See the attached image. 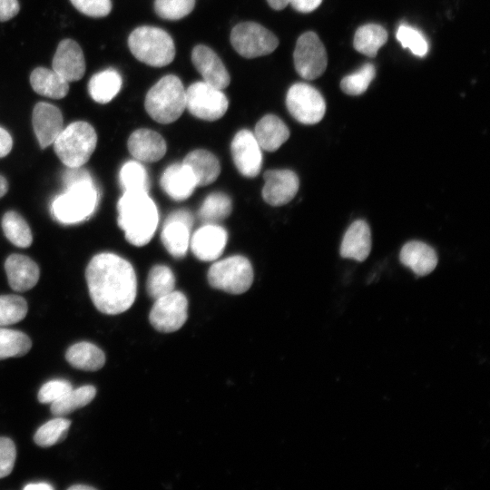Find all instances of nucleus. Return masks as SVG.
<instances>
[{
    "mask_svg": "<svg viewBox=\"0 0 490 490\" xmlns=\"http://www.w3.org/2000/svg\"><path fill=\"white\" fill-rule=\"evenodd\" d=\"M85 279L92 301L102 313L117 315L132 306L136 275L123 258L110 252L95 255L86 267Z\"/></svg>",
    "mask_w": 490,
    "mask_h": 490,
    "instance_id": "obj_1",
    "label": "nucleus"
},
{
    "mask_svg": "<svg viewBox=\"0 0 490 490\" xmlns=\"http://www.w3.org/2000/svg\"><path fill=\"white\" fill-rule=\"evenodd\" d=\"M118 225L126 240L134 246H143L156 230L157 207L146 191H124L117 204Z\"/></svg>",
    "mask_w": 490,
    "mask_h": 490,
    "instance_id": "obj_2",
    "label": "nucleus"
},
{
    "mask_svg": "<svg viewBox=\"0 0 490 490\" xmlns=\"http://www.w3.org/2000/svg\"><path fill=\"white\" fill-rule=\"evenodd\" d=\"M148 114L157 122L168 124L178 120L186 108V93L180 78L173 74L162 77L145 96Z\"/></svg>",
    "mask_w": 490,
    "mask_h": 490,
    "instance_id": "obj_3",
    "label": "nucleus"
},
{
    "mask_svg": "<svg viewBox=\"0 0 490 490\" xmlns=\"http://www.w3.org/2000/svg\"><path fill=\"white\" fill-rule=\"evenodd\" d=\"M128 46L140 62L153 67L171 64L175 57V45L171 35L162 28L140 26L128 37Z\"/></svg>",
    "mask_w": 490,
    "mask_h": 490,
    "instance_id": "obj_4",
    "label": "nucleus"
},
{
    "mask_svg": "<svg viewBox=\"0 0 490 490\" xmlns=\"http://www.w3.org/2000/svg\"><path fill=\"white\" fill-rule=\"evenodd\" d=\"M53 143L56 155L64 165L79 167L91 158L96 147L97 135L90 123L77 121L63 128Z\"/></svg>",
    "mask_w": 490,
    "mask_h": 490,
    "instance_id": "obj_5",
    "label": "nucleus"
},
{
    "mask_svg": "<svg viewBox=\"0 0 490 490\" xmlns=\"http://www.w3.org/2000/svg\"><path fill=\"white\" fill-rule=\"evenodd\" d=\"M98 202V191L93 181H85L66 187L52 203L54 217L64 224L84 220L94 211Z\"/></svg>",
    "mask_w": 490,
    "mask_h": 490,
    "instance_id": "obj_6",
    "label": "nucleus"
},
{
    "mask_svg": "<svg viewBox=\"0 0 490 490\" xmlns=\"http://www.w3.org/2000/svg\"><path fill=\"white\" fill-rule=\"evenodd\" d=\"M253 269L249 260L235 255L211 266L208 271L209 284L230 294L246 292L253 282Z\"/></svg>",
    "mask_w": 490,
    "mask_h": 490,
    "instance_id": "obj_7",
    "label": "nucleus"
},
{
    "mask_svg": "<svg viewBox=\"0 0 490 490\" xmlns=\"http://www.w3.org/2000/svg\"><path fill=\"white\" fill-rule=\"evenodd\" d=\"M230 44L245 58H256L271 54L279 45L277 36L255 22H242L230 32Z\"/></svg>",
    "mask_w": 490,
    "mask_h": 490,
    "instance_id": "obj_8",
    "label": "nucleus"
},
{
    "mask_svg": "<svg viewBox=\"0 0 490 490\" xmlns=\"http://www.w3.org/2000/svg\"><path fill=\"white\" fill-rule=\"evenodd\" d=\"M186 93V108L195 117L216 121L227 112L229 101L222 90L204 82L191 83Z\"/></svg>",
    "mask_w": 490,
    "mask_h": 490,
    "instance_id": "obj_9",
    "label": "nucleus"
},
{
    "mask_svg": "<svg viewBox=\"0 0 490 490\" xmlns=\"http://www.w3.org/2000/svg\"><path fill=\"white\" fill-rule=\"evenodd\" d=\"M286 105L292 117L303 124L318 123L326 112V103L321 93L305 83H297L289 87Z\"/></svg>",
    "mask_w": 490,
    "mask_h": 490,
    "instance_id": "obj_10",
    "label": "nucleus"
},
{
    "mask_svg": "<svg viewBox=\"0 0 490 490\" xmlns=\"http://www.w3.org/2000/svg\"><path fill=\"white\" fill-rule=\"evenodd\" d=\"M293 59L297 73L306 80L319 77L328 64L324 44L314 32H306L298 38Z\"/></svg>",
    "mask_w": 490,
    "mask_h": 490,
    "instance_id": "obj_11",
    "label": "nucleus"
},
{
    "mask_svg": "<svg viewBox=\"0 0 490 490\" xmlns=\"http://www.w3.org/2000/svg\"><path fill=\"white\" fill-rule=\"evenodd\" d=\"M149 314L152 326L162 333L179 330L188 318V299L178 290L154 299Z\"/></svg>",
    "mask_w": 490,
    "mask_h": 490,
    "instance_id": "obj_12",
    "label": "nucleus"
},
{
    "mask_svg": "<svg viewBox=\"0 0 490 490\" xmlns=\"http://www.w3.org/2000/svg\"><path fill=\"white\" fill-rule=\"evenodd\" d=\"M260 147L249 130L239 131L230 144L232 159L238 171L245 177H256L261 169L262 155Z\"/></svg>",
    "mask_w": 490,
    "mask_h": 490,
    "instance_id": "obj_13",
    "label": "nucleus"
},
{
    "mask_svg": "<svg viewBox=\"0 0 490 490\" xmlns=\"http://www.w3.org/2000/svg\"><path fill=\"white\" fill-rule=\"evenodd\" d=\"M263 177L265 184L262 188V197L270 205L287 204L299 191V177L291 170H269Z\"/></svg>",
    "mask_w": 490,
    "mask_h": 490,
    "instance_id": "obj_14",
    "label": "nucleus"
},
{
    "mask_svg": "<svg viewBox=\"0 0 490 490\" xmlns=\"http://www.w3.org/2000/svg\"><path fill=\"white\" fill-rule=\"evenodd\" d=\"M191 61L204 82L220 90L229 86L230 74L212 49L203 44L196 45L191 52Z\"/></svg>",
    "mask_w": 490,
    "mask_h": 490,
    "instance_id": "obj_15",
    "label": "nucleus"
},
{
    "mask_svg": "<svg viewBox=\"0 0 490 490\" xmlns=\"http://www.w3.org/2000/svg\"><path fill=\"white\" fill-rule=\"evenodd\" d=\"M32 123L42 149L52 144L63 130V114L58 107L37 103L33 110Z\"/></svg>",
    "mask_w": 490,
    "mask_h": 490,
    "instance_id": "obj_16",
    "label": "nucleus"
},
{
    "mask_svg": "<svg viewBox=\"0 0 490 490\" xmlns=\"http://www.w3.org/2000/svg\"><path fill=\"white\" fill-rule=\"evenodd\" d=\"M228 239L227 231L214 223H208L197 230L191 239L192 253L201 260L211 261L223 252Z\"/></svg>",
    "mask_w": 490,
    "mask_h": 490,
    "instance_id": "obj_17",
    "label": "nucleus"
},
{
    "mask_svg": "<svg viewBox=\"0 0 490 490\" xmlns=\"http://www.w3.org/2000/svg\"><path fill=\"white\" fill-rule=\"evenodd\" d=\"M53 69L67 82L80 80L85 73L82 48L73 39L62 40L53 58Z\"/></svg>",
    "mask_w": 490,
    "mask_h": 490,
    "instance_id": "obj_18",
    "label": "nucleus"
},
{
    "mask_svg": "<svg viewBox=\"0 0 490 490\" xmlns=\"http://www.w3.org/2000/svg\"><path fill=\"white\" fill-rule=\"evenodd\" d=\"M9 286L23 292L34 288L40 277V270L34 260L25 255L12 254L5 262Z\"/></svg>",
    "mask_w": 490,
    "mask_h": 490,
    "instance_id": "obj_19",
    "label": "nucleus"
},
{
    "mask_svg": "<svg viewBox=\"0 0 490 490\" xmlns=\"http://www.w3.org/2000/svg\"><path fill=\"white\" fill-rule=\"evenodd\" d=\"M127 145L130 153L142 162H157L166 152V142L162 135L145 128L134 131L130 135Z\"/></svg>",
    "mask_w": 490,
    "mask_h": 490,
    "instance_id": "obj_20",
    "label": "nucleus"
},
{
    "mask_svg": "<svg viewBox=\"0 0 490 490\" xmlns=\"http://www.w3.org/2000/svg\"><path fill=\"white\" fill-rule=\"evenodd\" d=\"M160 183L162 190L175 201L188 199L197 187L192 172L183 162L167 167L161 177Z\"/></svg>",
    "mask_w": 490,
    "mask_h": 490,
    "instance_id": "obj_21",
    "label": "nucleus"
},
{
    "mask_svg": "<svg viewBox=\"0 0 490 490\" xmlns=\"http://www.w3.org/2000/svg\"><path fill=\"white\" fill-rule=\"evenodd\" d=\"M371 250V232L363 220L353 221L346 230L339 252L341 257L364 261Z\"/></svg>",
    "mask_w": 490,
    "mask_h": 490,
    "instance_id": "obj_22",
    "label": "nucleus"
},
{
    "mask_svg": "<svg viewBox=\"0 0 490 490\" xmlns=\"http://www.w3.org/2000/svg\"><path fill=\"white\" fill-rule=\"evenodd\" d=\"M399 260L404 266L420 277L431 273L438 261L435 250L419 240L407 242L400 250Z\"/></svg>",
    "mask_w": 490,
    "mask_h": 490,
    "instance_id": "obj_23",
    "label": "nucleus"
},
{
    "mask_svg": "<svg viewBox=\"0 0 490 490\" xmlns=\"http://www.w3.org/2000/svg\"><path fill=\"white\" fill-rule=\"evenodd\" d=\"M253 134L261 149L275 152L287 142L289 130L278 116L266 114L256 123Z\"/></svg>",
    "mask_w": 490,
    "mask_h": 490,
    "instance_id": "obj_24",
    "label": "nucleus"
},
{
    "mask_svg": "<svg viewBox=\"0 0 490 490\" xmlns=\"http://www.w3.org/2000/svg\"><path fill=\"white\" fill-rule=\"evenodd\" d=\"M192 172L197 186L212 183L220 175V165L218 159L205 150H194L189 152L183 162Z\"/></svg>",
    "mask_w": 490,
    "mask_h": 490,
    "instance_id": "obj_25",
    "label": "nucleus"
},
{
    "mask_svg": "<svg viewBox=\"0 0 490 490\" xmlns=\"http://www.w3.org/2000/svg\"><path fill=\"white\" fill-rule=\"evenodd\" d=\"M30 83L36 93L52 99L64 98L69 91V82L54 69L45 67L33 70Z\"/></svg>",
    "mask_w": 490,
    "mask_h": 490,
    "instance_id": "obj_26",
    "label": "nucleus"
},
{
    "mask_svg": "<svg viewBox=\"0 0 490 490\" xmlns=\"http://www.w3.org/2000/svg\"><path fill=\"white\" fill-rule=\"evenodd\" d=\"M67 362L74 368L84 371H96L105 363L103 351L93 343L82 341L71 346L66 353Z\"/></svg>",
    "mask_w": 490,
    "mask_h": 490,
    "instance_id": "obj_27",
    "label": "nucleus"
},
{
    "mask_svg": "<svg viewBox=\"0 0 490 490\" xmlns=\"http://www.w3.org/2000/svg\"><path fill=\"white\" fill-rule=\"evenodd\" d=\"M122 76L113 68L93 74L88 83L89 94L96 103L104 104L111 102L122 88Z\"/></svg>",
    "mask_w": 490,
    "mask_h": 490,
    "instance_id": "obj_28",
    "label": "nucleus"
},
{
    "mask_svg": "<svg viewBox=\"0 0 490 490\" xmlns=\"http://www.w3.org/2000/svg\"><path fill=\"white\" fill-rule=\"evenodd\" d=\"M187 223L167 218L162 231V241L168 252L175 258L183 257L190 245V230Z\"/></svg>",
    "mask_w": 490,
    "mask_h": 490,
    "instance_id": "obj_29",
    "label": "nucleus"
},
{
    "mask_svg": "<svg viewBox=\"0 0 490 490\" xmlns=\"http://www.w3.org/2000/svg\"><path fill=\"white\" fill-rule=\"evenodd\" d=\"M387 41V30L377 24H367L360 26L354 35L355 49L369 57H375L380 47Z\"/></svg>",
    "mask_w": 490,
    "mask_h": 490,
    "instance_id": "obj_30",
    "label": "nucleus"
},
{
    "mask_svg": "<svg viewBox=\"0 0 490 490\" xmlns=\"http://www.w3.org/2000/svg\"><path fill=\"white\" fill-rule=\"evenodd\" d=\"M95 395L96 388L92 385L72 388L61 399L51 404V412L55 416L68 415L88 405L94 398Z\"/></svg>",
    "mask_w": 490,
    "mask_h": 490,
    "instance_id": "obj_31",
    "label": "nucleus"
},
{
    "mask_svg": "<svg viewBox=\"0 0 490 490\" xmlns=\"http://www.w3.org/2000/svg\"><path fill=\"white\" fill-rule=\"evenodd\" d=\"M2 229L14 245L20 248H27L32 244L33 235L25 220L16 211L5 212L2 219Z\"/></svg>",
    "mask_w": 490,
    "mask_h": 490,
    "instance_id": "obj_32",
    "label": "nucleus"
},
{
    "mask_svg": "<svg viewBox=\"0 0 490 490\" xmlns=\"http://www.w3.org/2000/svg\"><path fill=\"white\" fill-rule=\"evenodd\" d=\"M232 204L230 197L222 192H213L202 202L198 216L206 224L214 223L230 216Z\"/></svg>",
    "mask_w": 490,
    "mask_h": 490,
    "instance_id": "obj_33",
    "label": "nucleus"
},
{
    "mask_svg": "<svg viewBox=\"0 0 490 490\" xmlns=\"http://www.w3.org/2000/svg\"><path fill=\"white\" fill-rule=\"evenodd\" d=\"M31 347L32 341L24 332L0 327V359L22 357Z\"/></svg>",
    "mask_w": 490,
    "mask_h": 490,
    "instance_id": "obj_34",
    "label": "nucleus"
},
{
    "mask_svg": "<svg viewBox=\"0 0 490 490\" xmlns=\"http://www.w3.org/2000/svg\"><path fill=\"white\" fill-rule=\"evenodd\" d=\"M71 421L62 416H56L44 425L35 432L34 440L36 445L49 447L62 442L67 436Z\"/></svg>",
    "mask_w": 490,
    "mask_h": 490,
    "instance_id": "obj_35",
    "label": "nucleus"
},
{
    "mask_svg": "<svg viewBox=\"0 0 490 490\" xmlns=\"http://www.w3.org/2000/svg\"><path fill=\"white\" fill-rule=\"evenodd\" d=\"M119 178L124 191H148V173L139 161L125 162L120 170Z\"/></svg>",
    "mask_w": 490,
    "mask_h": 490,
    "instance_id": "obj_36",
    "label": "nucleus"
},
{
    "mask_svg": "<svg viewBox=\"0 0 490 490\" xmlns=\"http://www.w3.org/2000/svg\"><path fill=\"white\" fill-rule=\"evenodd\" d=\"M175 277L170 268L156 265L148 274L146 289L151 298L159 299L174 290Z\"/></svg>",
    "mask_w": 490,
    "mask_h": 490,
    "instance_id": "obj_37",
    "label": "nucleus"
},
{
    "mask_svg": "<svg viewBox=\"0 0 490 490\" xmlns=\"http://www.w3.org/2000/svg\"><path fill=\"white\" fill-rule=\"evenodd\" d=\"M27 314L26 300L18 295L0 296V327L17 323Z\"/></svg>",
    "mask_w": 490,
    "mask_h": 490,
    "instance_id": "obj_38",
    "label": "nucleus"
},
{
    "mask_svg": "<svg viewBox=\"0 0 490 490\" xmlns=\"http://www.w3.org/2000/svg\"><path fill=\"white\" fill-rule=\"evenodd\" d=\"M375 75L374 64H365L357 72L345 76L340 82V88L347 94L359 95L367 91Z\"/></svg>",
    "mask_w": 490,
    "mask_h": 490,
    "instance_id": "obj_39",
    "label": "nucleus"
},
{
    "mask_svg": "<svg viewBox=\"0 0 490 490\" xmlns=\"http://www.w3.org/2000/svg\"><path fill=\"white\" fill-rule=\"evenodd\" d=\"M396 36L403 48L409 49L413 54L424 57L427 54L428 44L419 30L407 24H401L397 28Z\"/></svg>",
    "mask_w": 490,
    "mask_h": 490,
    "instance_id": "obj_40",
    "label": "nucleus"
},
{
    "mask_svg": "<svg viewBox=\"0 0 490 490\" xmlns=\"http://www.w3.org/2000/svg\"><path fill=\"white\" fill-rule=\"evenodd\" d=\"M195 0H155V13L162 19L179 20L193 10Z\"/></svg>",
    "mask_w": 490,
    "mask_h": 490,
    "instance_id": "obj_41",
    "label": "nucleus"
},
{
    "mask_svg": "<svg viewBox=\"0 0 490 490\" xmlns=\"http://www.w3.org/2000/svg\"><path fill=\"white\" fill-rule=\"evenodd\" d=\"M73 388L72 384L65 379L56 378L44 383L38 391V400L43 404H52Z\"/></svg>",
    "mask_w": 490,
    "mask_h": 490,
    "instance_id": "obj_42",
    "label": "nucleus"
},
{
    "mask_svg": "<svg viewBox=\"0 0 490 490\" xmlns=\"http://www.w3.org/2000/svg\"><path fill=\"white\" fill-rule=\"evenodd\" d=\"M81 13L91 17H103L112 10L111 0H70Z\"/></svg>",
    "mask_w": 490,
    "mask_h": 490,
    "instance_id": "obj_43",
    "label": "nucleus"
},
{
    "mask_svg": "<svg viewBox=\"0 0 490 490\" xmlns=\"http://www.w3.org/2000/svg\"><path fill=\"white\" fill-rule=\"evenodd\" d=\"M15 458L16 449L13 440L0 436V478L7 476L12 472Z\"/></svg>",
    "mask_w": 490,
    "mask_h": 490,
    "instance_id": "obj_44",
    "label": "nucleus"
},
{
    "mask_svg": "<svg viewBox=\"0 0 490 490\" xmlns=\"http://www.w3.org/2000/svg\"><path fill=\"white\" fill-rule=\"evenodd\" d=\"M63 181L66 187L85 181H93L91 174L89 172L82 166L79 167H68V169L65 171V172L63 175Z\"/></svg>",
    "mask_w": 490,
    "mask_h": 490,
    "instance_id": "obj_45",
    "label": "nucleus"
},
{
    "mask_svg": "<svg viewBox=\"0 0 490 490\" xmlns=\"http://www.w3.org/2000/svg\"><path fill=\"white\" fill-rule=\"evenodd\" d=\"M20 10L18 0H0V22L15 16Z\"/></svg>",
    "mask_w": 490,
    "mask_h": 490,
    "instance_id": "obj_46",
    "label": "nucleus"
},
{
    "mask_svg": "<svg viewBox=\"0 0 490 490\" xmlns=\"http://www.w3.org/2000/svg\"><path fill=\"white\" fill-rule=\"evenodd\" d=\"M322 0H289V4L300 13H310L319 6Z\"/></svg>",
    "mask_w": 490,
    "mask_h": 490,
    "instance_id": "obj_47",
    "label": "nucleus"
},
{
    "mask_svg": "<svg viewBox=\"0 0 490 490\" xmlns=\"http://www.w3.org/2000/svg\"><path fill=\"white\" fill-rule=\"evenodd\" d=\"M13 139L10 133L0 127V158L6 156L12 150Z\"/></svg>",
    "mask_w": 490,
    "mask_h": 490,
    "instance_id": "obj_48",
    "label": "nucleus"
},
{
    "mask_svg": "<svg viewBox=\"0 0 490 490\" xmlns=\"http://www.w3.org/2000/svg\"><path fill=\"white\" fill-rule=\"evenodd\" d=\"M24 490H52L54 486L46 482L30 483L24 486Z\"/></svg>",
    "mask_w": 490,
    "mask_h": 490,
    "instance_id": "obj_49",
    "label": "nucleus"
},
{
    "mask_svg": "<svg viewBox=\"0 0 490 490\" xmlns=\"http://www.w3.org/2000/svg\"><path fill=\"white\" fill-rule=\"evenodd\" d=\"M267 2L274 10H282L289 5V0H267Z\"/></svg>",
    "mask_w": 490,
    "mask_h": 490,
    "instance_id": "obj_50",
    "label": "nucleus"
},
{
    "mask_svg": "<svg viewBox=\"0 0 490 490\" xmlns=\"http://www.w3.org/2000/svg\"><path fill=\"white\" fill-rule=\"evenodd\" d=\"M8 191V182L6 179L0 175V198H2Z\"/></svg>",
    "mask_w": 490,
    "mask_h": 490,
    "instance_id": "obj_51",
    "label": "nucleus"
},
{
    "mask_svg": "<svg viewBox=\"0 0 490 490\" xmlns=\"http://www.w3.org/2000/svg\"><path fill=\"white\" fill-rule=\"evenodd\" d=\"M69 490H94L95 488L86 485H74L68 487Z\"/></svg>",
    "mask_w": 490,
    "mask_h": 490,
    "instance_id": "obj_52",
    "label": "nucleus"
}]
</instances>
